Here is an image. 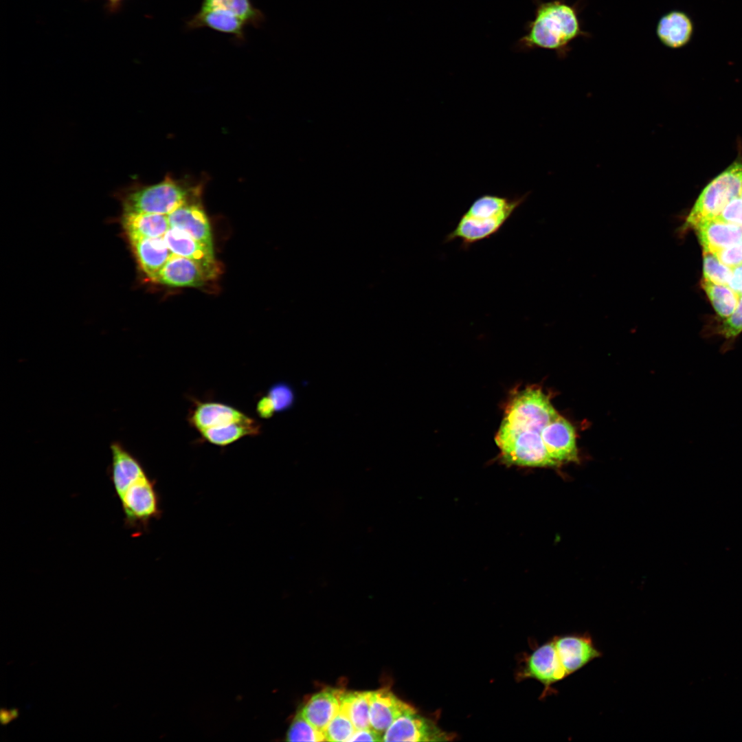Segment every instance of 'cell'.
<instances>
[{"instance_id":"obj_4","label":"cell","mask_w":742,"mask_h":742,"mask_svg":"<svg viewBox=\"0 0 742 742\" xmlns=\"http://www.w3.org/2000/svg\"><path fill=\"white\" fill-rule=\"evenodd\" d=\"M200 188L170 176L153 185H135L123 192L124 212L168 215L187 202L197 199Z\"/></svg>"},{"instance_id":"obj_24","label":"cell","mask_w":742,"mask_h":742,"mask_svg":"<svg viewBox=\"0 0 742 742\" xmlns=\"http://www.w3.org/2000/svg\"><path fill=\"white\" fill-rule=\"evenodd\" d=\"M200 10H223L254 27L260 26L265 20L263 13L250 0H203Z\"/></svg>"},{"instance_id":"obj_6","label":"cell","mask_w":742,"mask_h":742,"mask_svg":"<svg viewBox=\"0 0 742 742\" xmlns=\"http://www.w3.org/2000/svg\"><path fill=\"white\" fill-rule=\"evenodd\" d=\"M118 499L124 513V524L128 529L140 532L160 516L159 496L155 481L148 474L129 485Z\"/></svg>"},{"instance_id":"obj_33","label":"cell","mask_w":742,"mask_h":742,"mask_svg":"<svg viewBox=\"0 0 742 742\" xmlns=\"http://www.w3.org/2000/svg\"><path fill=\"white\" fill-rule=\"evenodd\" d=\"M725 265L733 269L742 265V240L714 253Z\"/></svg>"},{"instance_id":"obj_14","label":"cell","mask_w":742,"mask_h":742,"mask_svg":"<svg viewBox=\"0 0 742 742\" xmlns=\"http://www.w3.org/2000/svg\"><path fill=\"white\" fill-rule=\"evenodd\" d=\"M110 449L109 478L120 498L129 485L147 473L140 461L122 442H112Z\"/></svg>"},{"instance_id":"obj_26","label":"cell","mask_w":742,"mask_h":742,"mask_svg":"<svg viewBox=\"0 0 742 742\" xmlns=\"http://www.w3.org/2000/svg\"><path fill=\"white\" fill-rule=\"evenodd\" d=\"M701 286L721 317L726 319L733 313L740 298L737 293L728 285L715 284L704 278Z\"/></svg>"},{"instance_id":"obj_27","label":"cell","mask_w":742,"mask_h":742,"mask_svg":"<svg viewBox=\"0 0 742 742\" xmlns=\"http://www.w3.org/2000/svg\"><path fill=\"white\" fill-rule=\"evenodd\" d=\"M288 741H324V733L315 728L299 710L286 733Z\"/></svg>"},{"instance_id":"obj_16","label":"cell","mask_w":742,"mask_h":742,"mask_svg":"<svg viewBox=\"0 0 742 742\" xmlns=\"http://www.w3.org/2000/svg\"><path fill=\"white\" fill-rule=\"evenodd\" d=\"M164 239L172 254L190 258L201 265L214 277L218 275L219 268L213 249L172 227L168 229Z\"/></svg>"},{"instance_id":"obj_37","label":"cell","mask_w":742,"mask_h":742,"mask_svg":"<svg viewBox=\"0 0 742 742\" xmlns=\"http://www.w3.org/2000/svg\"><path fill=\"white\" fill-rule=\"evenodd\" d=\"M104 1L105 10L109 14H115L121 10V7L126 0H102Z\"/></svg>"},{"instance_id":"obj_17","label":"cell","mask_w":742,"mask_h":742,"mask_svg":"<svg viewBox=\"0 0 742 742\" xmlns=\"http://www.w3.org/2000/svg\"><path fill=\"white\" fill-rule=\"evenodd\" d=\"M137 261L146 276L155 281L172 255L164 237L130 238Z\"/></svg>"},{"instance_id":"obj_38","label":"cell","mask_w":742,"mask_h":742,"mask_svg":"<svg viewBox=\"0 0 742 742\" xmlns=\"http://www.w3.org/2000/svg\"><path fill=\"white\" fill-rule=\"evenodd\" d=\"M13 719L12 718L10 711H8L3 708L1 710V722L3 725L8 724Z\"/></svg>"},{"instance_id":"obj_29","label":"cell","mask_w":742,"mask_h":742,"mask_svg":"<svg viewBox=\"0 0 742 742\" xmlns=\"http://www.w3.org/2000/svg\"><path fill=\"white\" fill-rule=\"evenodd\" d=\"M355 730L349 717L339 708L324 732L325 741H349Z\"/></svg>"},{"instance_id":"obj_34","label":"cell","mask_w":742,"mask_h":742,"mask_svg":"<svg viewBox=\"0 0 742 742\" xmlns=\"http://www.w3.org/2000/svg\"><path fill=\"white\" fill-rule=\"evenodd\" d=\"M256 409L259 417L265 419L271 418L276 412L273 403L267 394L258 398Z\"/></svg>"},{"instance_id":"obj_39","label":"cell","mask_w":742,"mask_h":742,"mask_svg":"<svg viewBox=\"0 0 742 742\" xmlns=\"http://www.w3.org/2000/svg\"><path fill=\"white\" fill-rule=\"evenodd\" d=\"M10 715H11V717H12V718L13 719H16L18 717V715H19V712H18V710L16 708L11 709L10 710Z\"/></svg>"},{"instance_id":"obj_8","label":"cell","mask_w":742,"mask_h":742,"mask_svg":"<svg viewBox=\"0 0 742 742\" xmlns=\"http://www.w3.org/2000/svg\"><path fill=\"white\" fill-rule=\"evenodd\" d=\"M188 422L199 433L233 423L249 422L254 418L238 409L216 401L192 399Z\"/></svg>"},{"instance_id":"obj_5","label":"cell","mask_w":742,"mask_h":742,"mask_svg":"<svg viewBox=\"0 0 742 742\" xmlns=\"http://www.w3.org/2000/svg\"><path fill=\"white\" fill-rule=\"evenodd\" d=\"M742 188V160L735 161L712 179L702 190L686 218L685 227L718 216Z\"/></svg>"},{"instance_id":"obj_19","label":"cell","mask_w":742,"mask_h":742,"mask_svg":"<svg viewBox=\"0 0 742 742\" xmlns=\"http://www.w3.org/2000/svg\"><path fill=\"white\" fill-rule=\"evenodd\" d=\"M655 33L662 45L671 49H678L690 41L693 33V24L684 12L671 10L660 18Z\"/></svg>"},{"instance_id":"obj_2","label":"cell","mask_w":742,"mask_h":742,"mask_svg":"<svg viewBox=\"0 0 742 742\" xmlns=\"http://www.w3.org/2000/svg\"><path fill=\"white\" fill-rule=\"evenodd\" d=\"M535 15L526 26V34L516 44V49L529 51L537 48L554 51L559 58H564L571 51L572 43L592 34L583 28L580 13L583 1L573 4L566 0H534Z\"/></svg>"},{"instance_id":"obj_15","label":"cell","mask_w":742,"mask_h":742,"mask_svg":"<svg viewBox=\"0 0 742 742\" xmlns=\"http://www.w3.org/2000/svg\"><path fill=\"white\" fill-rule=\"evenodd\" d=\"M414 709L398 699L389 688H383L370 691V726L383 735L399 717Z\"/></svg>"},{"instance_id":"obj_28","label":"cell","mask_w":742,"mask_h":742,"mask_svg":"<svg viewBox=\"0 0 742 742\" xmlns=\"http://www.w3.org/2000/svg\"><path fill=\"white\" fill-rule=\"evenodd\" d=\"M704 279L718 284L728 285L732 276V269L723 264L717 256L704 250Z\"/></svg>"},{"instance_id":"obj_30","label":"cell","mask_w":742,"mask_h":742,"mask_svg":"<svg viewBox=\"0 0 742 742\" xmlns=\"http://www.w3.org/2000/svg\"><path fill=\"white\" fill-rule=\"evenodd\" d=\"M715 331L726 340V344L723 346L724 351L730 349L731 343L742 333V296L740 297L733 313L726 318Z\"/></svg>"},{"instance_id":"obj_32","label":"cell","mask_w":742,"mask_h":742,"mask_svg":"<svg viewBox=\"0 0 742 742\" xmlns=\"http://www.w3.org/2000/svg\"><path fill=\"white\" fill-rule=\"evenodd\" d=\"M713 219L742 227V197L740 194L731 199L719 215Z\"/></svg>"},{"instance_id":"obj_40","label":"cell","mask_w":742,"mask_h":742,"mask_svg":"<svg viewBox=\"0 0 742 742\" xmlns=\"http://www.w3.org/2000/svg\"><path fill=\"white\" fill-rule=\"evenodd\" d=\"M740 194V196H741L742 197V188H741V191H740V194Z\"/></svg>"},{"instance_id":"obj_12","label":"cell","mask_w":742,"mask_h":742,"mask_svg":"<svg viewBox=\"0 0 742 742\" xmlns=\"http://www.w3.org/2000/svg\"><path fill=\"white\" fill-rule=\"evenodd\" d=\"M214 278L196 262L172 254L155 282L170 286H200Z\"/></svg>"},{"instance_id":"obj_3","label":"cell","mask_w":742,"mask_h":742,"mask_svg":"<svg viewBox=\"0 0 742 742\" xmlns=\"http://www.w3.org/2000/svg\"><path fill=\"white\" fill-rule=\"evenodd\" d=\"M528 194L510 197L486 194L479 196L447 234L445 243L460 240L461 248L467 250L472 245L491 238L502 229Z\"/></svg>"},{"instance_id":"obj_13","label":"cell","mask_w":742,"mask_h":742,"mask_svg":"<svg viewBox=\"0 0 742 742\" xmlns=\"http://www.w3.org/2000/svg\"><path fill=\"white\" fill-rule=\"evenodd\" d=\"M167 216L170 227L179 229L213 249L210 223L198 199L181 205Z\"/></svg>"},{"instance_id":"obj_10","label":"cell","mask_w":742,"mask_h":742,"mask_svg":"<svg viewBox=\"0 0 742 742\" xmlns=\"http://www.w3.org/2000/svg\"><path fill=\"white\" fill-rule=\"evenodd\" d=\"M522 677H531L545 687L543 695L551 686L567 677L559 657L553 640L537 648L527 658Z\"/></svg>"},{"instance_id":"obj_11","label":"cell","mask_w":742,"mask_h":742,"mask_svg":"<svg viewBox=\"0 0 742 742\" xmlns=\"http://www.w3.org/2000/svg\"><path fill=\"white\" fill-rule=\"evenodd\" d=\"M542 438L551 457L559 464L578 462L576 434L565 418L557 415L543 429Z\"/></svg>"},{"instance_id":"obj_18","label":"cell","mask_w":742,"mask_h":742,"mask_svg":"<svg viewBox=\"0 0 742 742\" xmlns=\"http://www.w3.org/2000/svg\"><path fill=\"white\" fill-rule=\"evenodd\" d=\"M341 690L328 688L313 695L300 710L317 730L324 733L340 708Z\"/></svg>"},{"instance_id":"obj_31","label":"cell","mask_w":742,"mask_h":742,"mask_svg":"<svg viewBox=\"0 0 742 742\" xmlns=\"http://www.w3.org/2000/svg\"><path fill=\"white\" fill-rule=\"evenodd\" d=\"M276 412H281L291 409L295 403V392L291 385L278 382L271 385L267 392Z\"/></svg>"},{"instance_id":"obj_20","label":"cell","mask_w":742,"mask_h":742,"mask_svg":"<svg viewBox=\"0 0 742 742\" xmlns=\"http://www.w3.org/2000/svg\"><path fill=\"white\" fill-rule=\"evenodd\" d=\"M693 229L703 249L712 254L742 240V227L717 219L702 221Z\"/></svg>"},{"instance_id":"obj_25","label":"cell","mask_w":742,"mask_h":742,"mask_svg":"<svg viewBox=\"0 0 742 742\" xmlns=\"http://www.w3.org/2000/svg\"><path fill=\"white\" fill-rule=\"evenodd\" d=\"M370 691L344 692L340 696V709L349 717L356 730L370 728Z\"/></svg>"},{"instance_id":"obj_35","label":"cell","mask_w":742,"mask_h":742,"mask_svg":"<svg viewBox=\"0 0 742 742\" xmlns=\"http://www.w3.org/2000/svg\"><path fill=\"white\" fill-rule=\"evenodd\" d=\"M383 736L370 727L356 730L349 741H383Z\"/></svg>"},{"instance_id":"obj_21","label":"cell","mask_w":742,"mask_h":742,"mask_svg":"<svg viewBox=\"0 0 742 742\" xmlns=\"http://www.w3.org/2000/svg\"><path fill=\"white\" fill-rule=\"evenodd\" d=\"M247 24L238 17L220 10H199L187 23L188 29L207 27L245 40Z\"/></svg>"},{"instance_id":"obj_1","label":"cell","mask_w":742,"mask_h":742,"mask_svg":"<svg viewBox=\"0 0 742 742\" xmlns=\"http://www.w3.org/2000/svg\"><path fill=\"white\" fill-rule=\"evenodd\" d=\"M557 414L541 396L517 391L506 407L495 438L504 461L520 466H559L542 438L543 428Z\"/></svg>"},{"instance_id":"obj_22","label":"cell","mask_w":742,"mask_h":742,"mask_svg":"<svg viewBox=\"0 0 742 742\" xmlns=\"http://www.w3.org/2000/svg\"><path fill=\"white\" fill-rule=\"evenodd\" d=\"M122 225L129 238L164 237L170 228L167 215L124 212Z\"/></svg>"},{"instance_id":"obj_7","label":"cell","mask_w":742,"mask_h":742,"mask_svg":"<svg viewBox=\"0 0 742 742\" xmlns=\"http://www.w3.org/2000/svg\"><path fill=\"white\" fill-rule=\"evenodd\" d=\"M451 737L414 709L392 723L383 734V741H444Z\"/></svg>"},{"instance_id":"obj_9","label":"cell","mask_w":742,"mask_h":742,"mask_svg":"<svg viewBox=\"0 0 742 742\" xmlns=\"http://www.w3.org/2000/svg\"><path fill=\"white\" fill-rule=\"evenodd\" d=\"M552 640L567 676L602 655L587 633L566 634L556 636Z\"/></svg>"},{"instance_id":"obj_23","label":"cell","mask_w":742,"mask_h":742,"mask_svg":"<svg viewBox=\"0 0 742 742\" xmlns=\"http://www.w3.org/2000/svg\"><path fill=\"white\" fill-rule=\"evenodd\" d=\"M260 425L255 419L245 423H233L227 426L209 429L199 433L203 441L211 445L225 447L245 437L260 434Z\"/></svg>"},{"instance_id":"obj_36","label":"cell","mask_w":742,"mask_h":742,"mask_svg":"<svg viewBox=\"0 0 742 742\" xmlns=\"http://www.w3.org/2000/svg\"><path fill=\"white\" fill-rule=\"evenodd\" d=\"M728 286L740 297L742 296V265L732 269V276Z\"/></svg>"}]
</instances>
